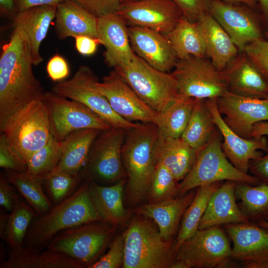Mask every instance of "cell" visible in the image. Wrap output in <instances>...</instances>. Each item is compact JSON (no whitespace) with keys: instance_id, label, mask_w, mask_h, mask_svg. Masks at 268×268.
Returning a JSON list of instances; mask_svg holds the SVG:
<instances>
[{"instance_id":"ee69618b","label":"cell","mask_w":268,"mask_h":268,"mask_svg":"<svg viewBox=\"0 0 268 268\" xmlns=\"http://www.w3.org/2000/svg\"><path fill=\"white\" fill-rule=\"evenodd\" d=\"M0 167L5 170L26 172V165L13 149L2 134L0 135Z\"/></svg>"},{"instance_id":"bcb514c9","label":"cell","mask_w":268,"mask_h":268,"mask_svg":"<svg viewBox=\"0 0 268 268\" xmlns=\"http://www.w3.org/2000/svg\"><path fill=\"white\" fill-rule=\"evenodd\" d=\"M178 7L183 16L196 22L203 13L208 12L211 0H171Z\"/></svg>"},{"instance_id":"816d5d0a","label":"cell","mask_w":268,"mask_h":268,"mask_svg":"<svg viewBox=\"0 0 268 268\" xmlns=\"http://www.w3.org/2000/svg\"><path fill=\"white\" fill-rule=\"evenodd\" d=\"M67 0H13L16 13L27 9L41 5H57Z\"/></svg>"},{"instance_id":"277c9868","label":"cell","mask_w":268,"mask_h":268,"mask_svg":"<svg viewBox=\"0 0 268 268\" xmlns=\"http://www.w3.org/2000/svg\"><path fill=\"white\" fill-rule=\"evenodd\" d=\"M43 97L19 108L0 128V134L26 165L30 156L45 145L51 135L49 113Z\"/></svg>"},{"instance_id":"11a10c76","label":"cell","mask_w":268,"mask_h":268,"mask_svg":"<svg viewBox=\"0 0 268 268\" xmlns=\"http://www.w3.org/2000/svg\"><path fill=\"white\" fill-rule=\"evenodd\" d=\"M231 4H243L248 5L254 10L259 9L258 0H220Z\"/></svg>"},{"instance_id":"44dd1931","label":"cell","mask_w":268,"mask_h":268,"mask_svg":"<svg viewBox=\"0 0 268 268\" xmlns=\"http://www.w3.org/2000/svg\"><path fill=\"white\" fill-rule=\"evenodd\" d=\"M220 71L229 92L246 97L268 98V79L244 52Z\"/></svg>"},{"instance_id":"c3c4849f","label":"cell","mask_w":268,"mask_h":268,"mask_svg":"<svg viewBox=\"0 0 268 268\" xmlns=\"http://www.w3.org/2000/svg\"><path fill=\"white\" fill-rule=\"evenodd\" d=\"M3 174L0 176V205L7 211L11 212L21 200L14 187Z\"/></svg>"},{"instance_id":"d6986e66","label":"cell","mask_w":268,"mask_h":268,"mask_svg":"<svg viewBox=\"0 0 268 268\" xmlns=\"http://www.w3.org/2000/svg\"><path fill=\"white\" fill-rule=\"evenodd\" d=\"M128 33L134 52L150 66L169 72L178 60L166 35L147 28L131 25Z\"/></svg>"},{"instance_id":"680465c9","label":"cell","mask_w":268,"mask_h":268,"mask_svg":"<svg viewBox=\"0 0 268 268\" xmlns=\"http://www.w3.org/2000/svg\"><path fill=\"white\" fill-rule=\"evenodd\" d=\"M8 214L0 211V237L2 235L7 223Z\"/></svg>"},{"instance_id":"6125c7cd","label":"cell","mask_w":268,"mask_h":268,"mask_svg":"<svg viewBox=\"0 0 268 268\" xmlns=\"http://www.w3.org/2000/svg\"><path fill=\"white\" fill-rule=\"evenodd\" d=\"M266 36L267 37V40L268 41V31L266 33Z\"/></svg>"},{"instance_id":"f35d334b","label":"cell","mask_w":268,"mask_h":268,"mask_svg":"<svg viewBox=\"0 0 268 268\" xmlns=\"http://www.w3.org/2000/svg\"><path fill=\"white\" fill-rule=\"evenodd\" d=\"M62 141L52 134L48 142L33 153L26 162V172L43 180L57 166L62 155Z\"/></svg>"},{"instance_id":"7dc6e473","label":"cell","mask_w":268,"mask_h":268,"mask_svg":"<svg viewBox=\"0 0 268 268\" xmlns=\"http://www.w3.org/2000/svg\"><path fill=\"white\" fill-rule=\"evenodd\" d=\"M46 70L49 77L55 82L65 80L70 73L67 61L59 54H56L50 59L47 64Z\"/></svg>"},{"instance_id":"4316f807","label":"cell","mask_w":268,"mask_h":268,"mask_svg":"<svg viewBox=\"0 0 268 268\" xmlns=\"http://www.w3.org/2000/svg\"><path fill=\"white\" fill-rule=\"evenodd\" d=\"M55 19V31L61 40L79 36L98 38V18L72 0L57 5Z\"/></svg>"},{"instance_id":"8d00e7d4","label":"cell","mask_w":268,"mask_h":268,"mask_svg":"<svg viewBox=\"0 0 268 268\" xmlns=\"http://www.w3.org/2000/svg\"><path fill=\"white\" fill-rule=\"evenodd\" d=\"M196 98L180 96L163 113L157 125L161 137H181L189 121Z\"/></svg>"},{"instance_id":"4fadbf2b","label":"cell","mask_w":268,"mask_h":268,"mask_svg":"<svg viewBox=\"0 0 268 268\" xmlns=\"http://www.w3.org/2000/svg\"><path fill=\"white\" fill-rule=\"evenodd\" d=\"M125 133L122 128L113 127L100 132L92 144L86 165L80 172L82 177L88 174L112 182L124 176L122 150Z\"/></svg>"},{"instance_id":"52a82bcc","label":"cell","mask_w":268,"mask_h":268,"mask_svg":"<svg viewBox=\"0 0 268 268\" xmlns=\"http://www.w3.org/2000/svg\"><path fill=\"white\" fill-rule=\"evenodd\" d=\"M114 69L144 102L159 113L165 111L180 96L171 73L155 68L136 54L128 64Z\"/></svg>"},{"instance_id":"d6a6232c","label":"cell","mask_w":268,"mask_h":268,"mask_svg":"<svg viewBox=\"0 0 268 268\" xmlns=\"http://www.w3.org/2000/svg\"><path fill=\"white\" fill-rule=\"evenodd\" d=\"M216 129L206 99H196L189 121L181 137L198 151L209 142Z\"/></svg>"},{"instance_id":"603a6c76","label":"cell","mask_w":268,"mask_h":268,"mask_svg":"<svg viewBox=\"0 0 268 268\" xmlns=\"http://www.w3.org/2000/svg\"><path fill=\"white\" fill-rule=\"evenodd\" d=\"M56 7L50 5L35 6L17 12L13 16V28L25 39L34 66L43 61L40 47L55 19Z\"/></svg>"},{"instance_id":"836d02e7","label":"cell","mask_w":268,"mask_h":268,"mask_svg":"<svg viewBox=\"0 0 268 268\" xmlns=\"http://www.w3.org/2000/svg\"><path fill=\"white\" fill-rule=\"evenodd\" d=\"M235 197L244 216L251 222L268 221V184L236 183Z\"/></svg>"},{"instance_id":"cb8c5ba5","label":"cell","mask_w":268,"mask_h":268,"mask_svg":"<svg viewBox=\"0 0 268 268\" xmlns=\"http://www.w3.org/2000/svg\"><path fill=\"white\" fill-rule=\"evenodd\" d=\"M236 183L225 181L213 192L199 222L198 229L250 221L241 212L236 202Z\"/></svg>"},{"instance_id":"83f0119b","label":"cell","mask_w":268,"mask_h":268,"mask_svg":"<svg viewBox=\"0 0 268 268\" xmlns=\"http://www.w3.org/2000/svg\"><path fill=\"white\" fill-rule=\"evenodd\" d=\"M40 250L23 246L11 249L0 268H84L78 261L59 251Z\"/></svg>"},{"instance_id":"ffe728a7","label":"cell","mask_w":268,"mask_h":268,"mask_svg":"<svg viewBox=\"0 0 268 268\" xmlns=\"http://www.w3.org/2000/svg\"><path fill=\"white\" fill-rule=\"evenodd\" d=\"M127 21L117 12L98 18V38L105 48L107 65L114 68L128 64L134 58Z\"/></svg>"},{"instance_id":"681fc988","label":"cell","mask_w":268,"mask_h":268,"mask_svg":"<svg viewBox=\"0 0 268 268\" xmlns=\"http://www.w3.org/2000/svg\"><path fill=\"white\" fill-rule=\"evenodd\" d=\"M265 155L251 160L249 171L261 183L268 184V150Z\"/></svg>"},{"instance_id":"5b68a950","label":"cell","mask_w":268,"mask_h":268,"mask_svg":"<svg viewBox=\"0 0 268 268\" xmlns=\"http://www.w3.org/2000/svg\"><path fill=\"white\" fill-rule=\"evenodd\" d=\"M123 268H171L175 252L172 240H165L158 229L145 218L137 217L124 233Z\"/></svg>"},{"instance_id":"f1b7e54d","label":"cell","mask_w":268,"mask_h":268,"mask_svg":"<svg viewBox=\"0 0 268 268\" xmlns=\"http://www.w3.org/2000/svg\"><path fill=\"white\" fill-rule=\"evenodd\" d=\"M101 131L84 129L69 134L62 141L61 157L54 170L79 174L86 166L92 144Z\"/></svg>"},{"instance_id":"f546056e","label":"cell","mask_w":268,"mask_h":268,"mask_svg":"<svg viewBox=\"0 0 268 268\" xmlns=\"http://www.w3.org/2000/svg\"><path fill=\"white\" fill-rule=\"evenodd\" d=\"M124 184L125 181L120 180L112 186H102L89 179L88 193L94 206L103 220L114 225L128 218L123 201Z\"/></svg>"},{"instance_id":"74e56055","label":"cell","mask_w":268,"mask_h":268,"mask_svg":"<svg viewBox=\"0 0 268 268\" xmlns=\"http://www.w3.org/2000/svg\"><path fill=\"white\" fill-rule=\"evenodd\" d=\"M37 215L28 203L20 200L8 214L6 226L0 238L5 241L11 249L23 246L28 229Z\"/></svg>"},{"instance_id":"ab89813d","label":"cell","mask_w":268,"mask_h":268,"mask_svg":"<svg viewBox=\"0 0 268 268\" xmlns=\"http://www.w3.org/2000/svg\"><path fill=\"white\" fill-rule=\"evenodd\" d=\"M82 178L80 173L73 175L54 170L43 181L51 199L56 204L74 192Z\"/></svg>"},{"instance_id":"7c38bea8","label":"cell","mask_w":268,"mask_h":268,"mask_svg":"<svg viewBox=\"0 0 268 268\" xmlns=\"http://www.w3.org/2000/svg\"><path fill=\"white\" fill-rule=\"evenodd\" d=\"M51 134L62 141L71 133L84 129L101 131L111 127L84 105L52 91L45 92Z\"/></svg>"},{"instance_id":"8992f818","label":"cell","mask_w":268,"mask_h":268,"mask_svg":"<svg viewBox=\"0 0 268 268\" xmlns=\"http://www.w3.org/2000/svg\"><path fill=\"white\" fill-rule=\"evenodd\" d=\"M220 135L217 128L209 142L198 151L192 168L178 184L179 195L216 182L228 180L251 185L261 183L255 176L239 170L229 161L221 148Z\"/></svg>"},{"instance_id":"d590c367","label":"cell","mask_w":268,"mask_h":268,"mask_svg":"<svg viewBox=\"0 0 268 268\" xmlns=\"http://www.w3.org/2000/svg\"><path fill=\"white\" fill-rule=\"evenodd\" d=\"M4 175L9 182L34 209L37 215L44 214L52 208V203L44 192L43 180L26 172H19L11 170H5Z\"/></svg>"},{"instance_id":"d4e9b609","label":"cell","mask_w":268,"mask_h":268,"mask_svg":"<svg viewBox=\"0 0 268 268\" xmlns=\"http://www.w3.org/2000/svg\"><path fill=\"white\" fill-rule=\"evenodd\" d=\"M201 34L205 48L206 56L219 71L239 53L232 39L209 13L202 14L196 21Z\"/></svg>"},{"instance_id":"484cf974","label":"cell","mask_w":268,"mask_h":268,"mask_svg":"<svg viewBox=\"0 0 268 268\" xmlns=\"http://www.w3.org/2000/svg\"><path fill=\"white\" fill-rule=\"evenodd\" d=\"M195 194L191 190L176 198L145 204L138 211L144 217L153 219L157 224L162 238L169 241L175 234L180 220Z\"/></svg>"},{"instance_id":"f5cc1de1","label":"cell","mask_w":268,"mask_h":268,"mask_svg":"<svg viewBox=\"0 0 268 268\" xmlns=\"http://www.w3.org/2000/svg\"><path fill=\"white\" fill-rule=\"evenodd\" d=\"M268 135V121L255 124L251 132V137Z\"/></svg>"},{"instance_id":"94428289","label":"cell","mask_w":268,"mask_h":268,"mask_svg":"<svg viewBox=\"0 0 268 268\" xmlns=\"http://www.w3.org/2000/svg\"><path fill=\"white\" fill-rule=\"evenodd\" d=\"M121 0V3H124V2H127L134 1L138 0Z\"/></svg>"},{"instance_id":"4dcf8cb0","label":"cell","mask_w":268,"mask_h":268,"mask_svg":"<svg viewBox=\"0 0 268 268\" xmlns=\"http://www.w3.org/2000/svg\"><path fill=\"white\" fill-rule=\"evenodd\" d=\"M198 151L181 137H161L156 149L157 162L162 164L177 181L182 180L192 168Z\"/></svg>"},{"instance_id":"e575fe53","label":"cell","mask_w":268,"mask_h":268,"mask_svg":"<svg viewBox=\"0 0 268 268\" xmlns=\"http://www.w3.org/2000/svg\"><path fill=\"white\" fill-rule=\"evenodd\" d=\"M223 182H216L198 187L194 200L182 216L181 225L174 244V252L198 230L199 222L211 195Z\"/></svg>"},{"instance_id":"3957f363","label":"cell","mask_w":268,"mask_h":268,"mask_svg":"<svg viewBox=\"0 0 268 268\" xmlns=\"http://www.w3.org/2000/svg\"><path fill=\"white\" fill-rule=\"evenodd\" d=\"M126 131L122 156L128 176V187L133 201L141 200L148 192L157 160L158 126L142 123Z\"/></svg>"},{"instance_id":"f6af8a7d","label":"cell","mask_w":268,"mask_h":268,"mask_svg":"<svg viewBox=\"0 0 268 268\" xmlns=\"http://www.w3.org/2000/svg\"><path fill=\"white\" fill-rule=\"evenodd\" d=\"M97 18L117 12L121 0H72Z\"/></svg>"},{"instance_id":"91938a15","label":"cell","mask_w":268,"mask_h":268,"mask_svg":"<svg viewBox=\"0 0 268 268\" xmlns=\"http://www.w3.org/2000/svg\"><path fill=\"white\" fill-rule=\"evenodd\" d=\"M256 223L260 226L265 228L268 231V221H260L256 222Z\"/></svg>"},{"instance_id":"ba28073f","label":"cell","mask_w":268,"mask_h":268,"mask_svg":"<svg viewBox=\"0 0 268 268\" xmlns=\"http://www.w3.org/2000/svg\"><path fill=\"white\" fill-rule=\"evenodd\" d=\"M232 248L220 226L198 229L175 252L171 268L234 267Z\"/></svg>"},{"instance_id":"9f6ffc18","label":"cell","mask_w":268,"mask_h":268,"mask_svg":"<svg viewBox=\"0 0 268 268\" xmlns=\"http://www.w3.org/2000/svg\"><path fill=\"white\" fill-rule=\"evenodd\" d=\"M263 19L268 22V0H258Z\"/></svg>"},{"instance_id":"6da1fadb","label":"cell","mask_w":268,"mask_h":268,"mask_svg":"<svg viewBox=\"0 0 268 268\" xmlns=\"http://www.w3.org/2000/svg\"><path fill=\"white\" fill-rule=\"evenodd\" d=\"M33 66L25 39L13 29L0 57V128L19 108L43 97L45 92L34 74Z\"/></svg>"},{"instance_id":"b9f144b4","label":"cell","mask_w":268,"mask_h":268,"mask_svg":"<svg viewBox=\"0 0 268 268\" xmlns=\"http://www.w3.org/2000/svg\"><path fill=\"white\" fill-rule=\"evenodd\" d=\"M125 256L124 234L116 236L110 242L107 252L89 268H119L123 267Z\"/></svg>"},{"instance_id":"6f0895ef","label":"cell","mask_w":268,"mask_h":268,"mask_svg":"<svg viewBox=\"0 0 268 268\" xmlns=\"http://www.w3.org/2000/svg\"><path fill=\"white\" fill-rule=\"evenodd\" d=\"M245 268H268V259L247 264L243 266Z\"/></svg>"},{"instance_id":"db71d44e","label":"cell","mask_w":268,"mask_h":268,"mask_svg":"<svg viewBox=\"0 0 268 268\" xmlns=\"http://www.w3.org/2000/svg\"><path fill=\"white\" fill-rule=\"evenodd\" d=\"M0 9L3 14L13 16L16 14L13 0H0Z\"/></svg>"},{"instance_id":"60d3db41","label":"cell","mask_w":268,"mask_h":268,"mask_svg":"<svg viewBox=\"0 0 268 268\" xmlns=\"http://www.w3.org/2000/svg\"><path fill=\"white\" fill-rule=\"evenodd\" d=\"M178 182L167 168L158 162L148 190L153 202L176 197L178 195Z\"/></svg>"},{"instance_id":"30bf717a","label":"cell","mask_w":268,"mask_h":268,"mask_svg":"<svg viewBox=\"0 0 268 268\" xmlns=\"http://www.w3.org/2000/svg\"><path fill=\"white\" fill-rule=\"evenodd\" d=\"M97 76L87 66H80L69 79L56 83L52 91L68 99L77 101L97 114L111 127L128 131L140 125L117 114L106 98L98 90Z\"/></svg>"},{"instance_id":"be15d7a7","label":"cell","mask_w":268,"mask_h":268,"mask_svg":"<svg viewBox=\"0 0 268 268\" xmlns=\"http://www.w3.org/2000/svg\"></svg>"},{"instance_id":"9a60e30c","label":"cell","mask_w":268,"mask_h":268,"mask_svg":"<svg viewBox=\"0 0 268 268\" xmlns=\"http://www.w3.org/2000/svg\"><path fill=\"white\" fill-rule=\"evenodd\" d=\"M97 88L121 117L130 122L157 125L159 113L144 102L115 70L104 76Z\"/></svg>"},{"instance_id":"9c48e42d","label":"cell","mask_w":268,"mask_h":268,"mask_svg":"<svg viewBox=\"0 0 268 268\" xmlns=\"http://www.w3.org/2000/svg\"><path fill=\"white\" fill-rule=\"evenodd\" d=\"M113 226L104 220L83 223L60 232L46 247L62 252L89 268L101 257L110 242Z\"/></svg>"},{"instance_id":"1f68e13d","label":"cell","mask_w":268,"mask_h":268,"mask_svg":"<svg viewBox=\"0 0 268 268\" xmlns=\"http://www.w3.org/2000/svg\"><path fill=\"white\" fill-rule=\"evenodd\" d=\"M166 36L178 60L191 56L205 57L204 41L197 22L190 21L183 16Z\"/></svg>"},{"instance_id":"f907efd6","label":"cell","mask_w":268,"mask_h":268,"mask_svg":"<svg viewBox=\"0 0 268 268\" xmlns=\"http://www.w3.org/2000/svg\"><path fill=\"white\" fill-rule=\"evenodd\" d=\"M101 45L98 38L88 36H79L75 38V46L78 53L84 56L95 53L98 46Z\"/></svg>"},{"instance_id":"2e32d148","label":"cell","mask_w":268,"mask_h":268,"mask_svg":"<svg viewBox=\"0 0 268 268\" xmlns=\"http://www.w3.org/2000/svg\"><path fill=\"white\" fill-rule=\"evenodd\" d=\"M131 25L167 35L183 16L171 0H138L121 3L117 12Z\"/></svg>"},{"instance_id":"e0dca14e","label":"cell","mask_w":268,"mask_h":268,"mask_svg":"<svg viewBox=\"0 0 268 268\" xmlns=\"http://www.w3.org/2000/svg\"><path fill=\"white\" fill-rule=\"evenodd\" d=\"M217 107L226 125L236 134L250 138L257 123L268 121V98L246 97L228 91L216 99Z\"/></svg>"},{"instance_id":"7a4b0ae2","label":"cell","mask_w":268,"mask_h":268,"mask_svg":"<svg viewBox=\"0 0 268 268\" xmlns=\"http://www.w3.org/2000/svg\"><path fill=\"white\" fill-rule=\"evenodd\" d=\"M89 179L47 213L36 216L27 231L23 246L41 250L60 232L83 223L103 220L88 193Z\"/></svg>"},{"instance_id":"7bdbcfd3","label":"cell","mask_w":268,"mask_h":268,"mask_svg":"<svg viewBox=\"0 0 268 268\" xmlns=\"http://www.w3.org/2000/svg\"><path fill=\"white\" fill-rule=\"evenodd\" d=\"M243 52L268 79V41L256 40L246 45Z\"/></svg>"},{"instance_id":"8fae6325","label":"cell","mask_w":268,"mask_h":268,"mask_svg":"<svg viewBox=\"0 0 268 268\" xmlns=\"http://www.w3.org/2000/svg\"><path fill=\"white\" fill-rule=\"evenodd\" d=\"M180 94L196 99H217L228 91L221 71L205 57L178 60L171 72Z\"/></svg>"},{"instance_id":"7402d4cb","label":"cell","mask_w":268,"mask_h":268,"mask_svg":"<svg viewBox=\"0 0 268 268\" xmlns=\"http://www.w3.org/2000/svg\"><path fill=\"white\" fill-rule=\"evenodd\" d=\"M233 243L232 259L244 265L268 259V231L257 223L224 225Z\"/></svg>"},{"instance_id":"ac0fdd59","label":"cell","mask_w":268,"mask_h":268,"mask_svg":"<svg viewBox=\"0 0 268 268\" xmlns=\"http://www.w3.org/2000/svg\"><path fill=\"white\" fill-rule=\"evenodd\" d=\"M213 120L222 135V149L229 161L240 171L248 173L250 162L262 155L261 150H268L265 136L243 138L233 132L225 123L219 113L216 99H206Z\"/></svg>"},{"instance_id":"5bb4252c","label":"cell","mask_w":268,"mask_h":268,"mask_svg":"<svg viewBox=\"0 0 268 268\" xmlns=\"http://www.w3.org/2000/svg\"><path fill=\"white\" fill-rule=\"evenodd\" d=\"M208 12L229 35L240 52L248 44L263 38L259 22L262 15L248 5L211 0Z\"/></svg>"}]
</instances>
